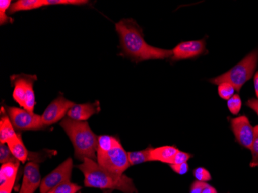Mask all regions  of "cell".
<instances>
[{"label":"cell","instance_id":"7a4b0ae2","mask_svg":"<svg viewBox=\"0 0 258 193\" xmlns=\"http://www.w3.org/2000/svg\"><path fill=\"white\" fill-rule=\"evenodd\" d=\"M77 168L84 174V183L88 188L118 190L123 193H137L133 180L124 174L114 173L98 162L85 159Z\"/></svg>","mask_w":258,"mask_h":193},{"label":"cell","instance_id":"5bb4252c","mask_svg":"<svg viewBox=\"0 0 258 193\" xmlns=\"http://www.w3.org/2000/svg\"><path fill=\"white\" fill-rule=\"evenodd\" d=\"M179 149L174 146H165L152 149L150 153L151 162H160L170 165L172 159Z\"/></svg>","mask_w":258,"mask_h":193},{"label":"cell","instance_id":"44dd1931","mask_svg":"<svg viewBox=\"0 0 258 193\" xmlns=\"http://www.w3.org/2000/svg\"><path fill=\"white\" fill-rule=\"evenodd\" d=\"M81 189V186L71 181L65 182L50 190L48 193H78Z\"/></svg>","mask_w":258,"mask_h":193},{"label":"cell","instance_id":"30bf717a","mask_svg":"<svg viewBox=\"0 0 258 193\" xmlns=\"http://www.w3.org/2000/svg\"><path fill=\"white\" fill-rule=\"evenodd\" d=\"M230 127L235 136L236 141L246 149H251L254 138V127L250 124L246 115L239 116L230 120Z\"/></svg>","mask_w":258,"mask_h":193},{"label":"cell","instance_id":"6da1fadb","mask_svg":"<svg viewBox=\"0 0 258 193\" xmlns=\"http://www.w3.org/2000/svg\"><path fill=\"white\" fill-rule=\"evenodd\" d=\"M115 30L119 36L123 53L136 63L172 56V50L155 47L146 43L143 29L133 19L120 20L115 24Z\"/></svg>","mask_w":258,"mask_h":193},{"label":"cell","instance_id":"484cf974","mask_svg":"<svg viewBox=\"0 0 258 193\" xmlns=\"http://www.w3.org/2000/svg\"><path fill=\"white\" fill-rule=\"evenodd\" d=\"M44 7L51 5H73L81 6L88 4L87 0H43Z\"/></svg>","mask_w":258,"mask_h":193},{"label":"cell","instance_id":"52a82bcc","mask_svg":"<svg viewBox=\"0 0 258 193\" xmlns=\"http://www.w3.org/2000/svg\"><path fill=\"white\" fill-rule=\"evenodd\" d=\"M7 112L15 128L23 131H38L46 127L42 116L27 111L24 108L7 107Z\"/></svg>","mask_w":258,"mask_h":193},{"label":"cell","instance_id":"2e32d148","mask_svg":"<svg viewBox=\"0 0 258 193\" xmlns=\"http://www.w3.org/2000/svg\"><path fill=\"white\" fill-rule=\"evenodd\" d=\"M9 148L11 151L12 154L14 155L17 160L21 163H25L29 159V152L26 148L25 145L22 140L21 136L17 134L14 139L7 142Z\"/></svg>","mask_w":258,"mask_h":193},{"label":"cell","instance_id":"3957f363","mask_svg":"<svg viewBox=\"0 0 258 193\" xmlns=\"http://www.w3.org/2000/svg\"><path fill=\"white\" fill-rule=\"evenodd\" d=\"M60 125L72 141L75 157L78 160H97L98 136L91 130L87 121H78L65 117L60 121Z\"/></svg>","mask_w":258,"mask_h":193},{"label":"cell","instance_id":"1f68e13d","mask_svg":"<svg viewBox=\"0 0 258 193\" xmlns=\"http://www.w3.org/2000/svg\"><path fill=\"white\" fill-rule=\"evenodd\" d=\"M14 187V185H7L0 187V193H11Z\"/></svg>","mask_w":258,"mask_h":193},{"label":"cell","instance_id":"f1b7e54d","mask_svg":"<svg viewBox=\"0 0 258 193\" xmlns=\"http://www.w3.org/2000/svg\"><path fill=\"white\" fill-rule=\"evenodd\" d=\"M171 168L175 173L179 175H185L189 172V167L187 162L182 164H178V165H170Z\"/></svg>","mask_w":258,"mask_h":193},{"label":"cell","instance_id":"9c48e42d","mask_svg":"<svg viewBox=\"0 0 258 193\" xmlns=\"http://www.w3.org/2000/svg\"><path fill=\"white\" fill-rule=\"evenodd\" d=\"M75 103L66 99L63 96H58L53 100L42 114V120L46 127L52 125L63 119L68 114L69 110L75 105Z\"/></svg>","mask_w":258,"mask_h":193},{"label":"cell","instance_id":"836d02e7","mask_svg":"<svg viewBox=\"0 0 258 193\" xmlns=\"http://www.w3.org/2000/svg\"><path fill=\"white\" fill-rule=\"evenodd\" d=\"M202 193H217V191L216 190L215 188L211 186V185H208L205 188H204Z\"/></svg>","mask_w":258,"mask_h":193},{"label":"cell","instance_id":"5b68a950","mask_svg":"<svg viewBox=\"0 0 258 193\" xmlns=\"http://www.w3.org/2000/svg\"><path fill=\"white\" fill-rule=\"evenodd\" d=\"M258 65V50L250 52L231 69L220 76L209 80L211 84H219L223 82L231 84L237 92H240L245 83L250 81L253 76Z\"/></svg>","mask_w":258,"mask_h":193},{"label":"cell","instance_id":"ac0fdd59","mask_svg":"<svg viewBox=\"0 0 258 193\" xmlns=\"http://www.w3.org/2000/svg\"><path fill=\"white\" fill-rule=\"evenodd\" d=\"M43 7V0H18L11 4L8 13L9 14H14L17 12L37 10Z\"/></svg>","mask_w":258,"mask_h":193},{"label":"cell","instance_id":"4316f807","mask_svg":"<svg viewBox=\"0 0 258 193\" xmlns=\"http://www.w3.org/2000/svg\"><path fill=\"white\" fill-rule=\"evenodd\" d=\"M194 175L196 179L200 182H207L212 179L210 172L204 167H199L194 170Z\"/></svg>","mask_w":258,"mask_h":193},{"label":"cell","instance_id":"83f0119b","mask_svg":"<svg viewBox=\"0 0 258 193\" xmlns=\"http://www.w3.org/2000/svg\"><path fill=\"white\" fill-rule=\"evenodd\" d=\"M192 155L187 153V152L178 151L177 153L175 154L170 165H178V164L185 163L192 158Z\"/></svg>","mask_w":258,"mask_h":193},{"label":"cell","instance_id":"e0dca14e","mask_svg":"<svg viewBox=\"0 0 258 193\" xmlns=\"http://www.w3.org/2000/svg\"><path fill=\"white\" fill-rule=\"evenodd\" d=\"M17 136L8 114L3 113L0 120V144L7 143Z\"/></svg>","mask_w":258,"mask_h":193},{"label":"cell","instance_id":"8992f818","mask_svg":"<svg viewBox=\"0 0 258 193\" xmlns=\"http://www.w3.org/2000/svg\"><path fill=\"white\" fill-rule=\"evenodd\" d=\"M37 80V75L27 74H20L10 77V81L14 88L13 98L20 107L33 113H34L33 111L36 105L33 84Z\"/></svg>","mask_w":258,"mask_h":193},{"label":"cell","instance_id":"cb8c5ba5","mask_svg":"<svg viewBox=\"0 0 258 193\" xmlns=\"http://www.w3.org/2000/svg\"><path fill=\"white\" fill-rule=\"evenodd\" d=\"M227 105L232 114L237 115L242 108V99L240 96L238 94H234L227 101Z\"/></svg>","mask_w":258,"mask_h":193},{"label":"cell","instance_id":"277c9868","mask_svg":"<svg viewBox=\"0 0 258 193\" xmlns=\"http://www.w3.org/2000/svg\"><path fill=\"white\" fill-rule=\"evenodd\" d=\"M97 162L103 168L118 174L124 173L131 166L127 152L119 139L106 135L98 136Z\"/></svg>","mask_w":258,"mask_h":193},{"label":"cell","instance_id":"d4e9b609","mask_svg":"<svg viewBox=\"0 0 258 193\" xmlns=\"http://www.w3.org/2000/svg\"><path fill=\"white\" fill-rule=\"evenodd\" d=\"M250 150H251L252 160L250 162V166L251 168L258 167V125L254 127V138H253Z\"/></svg>","mask_w":258,"mask_h":193},{"label":"cell","instance_id":"9a60e30c","mask_svg":"<svg viewBox=\"0 0 258 193\" xmlns=\"http://www.w3.org/2000/svg\"><path fill=\"white\" fill-rule=\"evenodd\" d=\"M20 163L4 164L0 168V187L14 185Z\"/></svg>","mask_w":258,"mask_h":193},{"label":"cell","instance_id":"603a6c76","mask_svg":"<svg viewBox=\"0 0 258 193\" xmlns=\"http://www.w3.org/2000/svg\"><path fill=\"white\" fill-rule=\"evenodd\" d=\"M11 4V0H1L0 1V24L1 25L14 22V19L9 17L7 14V12L8 11Z\"/></svg>","mask_w":258,"mask_h":193},{"label":"cell","instance_id":"ba28073f","mask_svg":"<svg viewBox=\"0 0 258 193\" xmlns=\"http://www.w3.org/2000/svg\"><path fill=\"white\" fill-rule=\"evenodd\" d=\"M73 168V160L72 158H69L56 167L54 170L42 179L40 187V193H48L57 185L71 181Z\"/></svg>","mask_w":258,"mask_h":193},{"label":"cell","instance_id":"f546056e","mask_svg":"<svg viewBox=\"0 0 258 193\" xmlns=\"http://www.w3.org/2000/svg\"><path fill=\"white\" fill-rule=\"evenodd\" d=\"M208 185L207 182H200L197 180L191 185L190 193H202L204 188Z\"/></svg>","mask_w":258,"mask_h":193},{"label":"cell","instance_id":"4fadbf2b","mask_svg":"<svg viewBox=\"0 0 258 193\" xmlns=\"http://www.w3.org/2000/svg\"><path fill=\"white\" fill-rule=\"evenodd\" d=\"M101 111L99 101L85 104H75L68 112V117L78 121H86Z\"/></svg>","mask_w":258,"mask_h":193},{"label":"cell","instance_id":"7c38bea8","mask_svg":"<svg viewBox=\"0 0 258 193\" xmlns=\"http://www.w3.org/2000/svg\"><path fill=\"white\" fill-rule=\"evenodd\" d=\"M40 167L36 162L26 164L23 169V183L20 193H34L41 185Z\"/></svg>","mask_w":258,"mask_h":193},{"label":"cell","instance_id":"ffe728a7","mask_svg":"<svg viewBox=\"0 0 258 193\" xmlns=\"http://www.w3.org/2000/svg\"><path fill=\"white\" fill-rule=\"evenodd\" d=\"M0 163L2 165L7 163H21L12 154L7 143L0 144Z\"/></svg>","mask_w":258,"mask_h":193},{"label":"cell","instance_id":"d6986e66","mask_svg":"<svg viewBox=\"0 0 258 193\" xmlns=\"http://www.w3.org/2000/svg\"><path fill=\"white\" fill-rule=\"evenodd\" d=\"M153 148L149 146L143 150L136 151V152H127L129 163L130 165H139L145 162H151L150 153Z\"/></svg>","mask_w":258,"mask_h":193},{"label":"cell","instance_id":"e575fe53","mask_svg":"<svg viewBox=\"0 0 258 193\" xmlns=\"http://www.w3.org/2000/svg\"><path fill=\"white\" fill-rule=\"evenodd\" d=\"M78 193H81V192H80V191H79V192H78Z\"/></svg>","mask_w":258,"mask_h":193},{"label":"cell","instance_id":"4dcf8cb0","mask_svg":"<svg viewBox=\"0 0 258 193\" xmlns=\"http://www.w3.org/2000/svg\"><path fill=\"white\" fill-rule=\"evenodd\" d=\"M246 106L247 107H250V109L253 110L254 112H256V114H257L258 116V100L256 99V98H250V99L247 100V102H246Z\"/></svg>","mask_w":258,"mask_h":193},{"label":"cell","instance_id":"7402d4cb","mask_svg":"<svg viewBox=\"0 0 258 193\" xmlns=\"http://www.w3.org/2000/svg\"><path fill=\"white\" fill-rule=\"evenodd\" d=\"M236 89L231 84L228 82H223L218 85V94L222 99L228 101L234 95Z\"/></svg>","mask_w":258,"mask_h":193},{"label":"cell","instance_id":"d6a6232c","mask_svg":"<svg viewBox=\"0 0 258 193\" xmlns=\"http://www.w3.org/2000/svg\"><path fill=\"white\" fill-rule=\"evenodd\" d=\"M253 85H254L255 94H256V99L258 100V71H256L253 76Z\"/></svg>","mask_w":258,"mask_h":193},{"label":"cell","instance_id":"8fae6325","mask_svg":"<svg viewBox=\"0 0 258 193\" xmlns=\"http://www.w3.org/2000/svg\"><path fill=\"white\" fill-rule=\"evenodd\" d=\"M171 59L179 61L183 59H194L207 52L206 49V40L184 41L176 45L172 50Z\"/></svg>","mask_w":258,"mask_h":193}]
</instances>
